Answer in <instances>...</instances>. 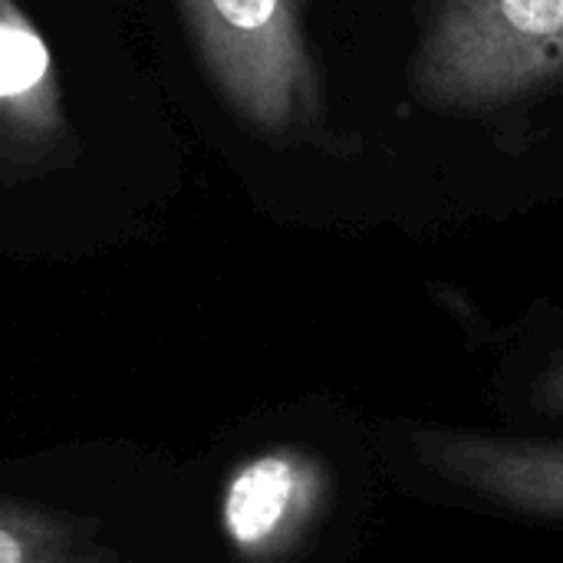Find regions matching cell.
<instances>
[{"instance_id": "7", "label": "cell", "mask_w": 563, "mask_h": 563, "mask_svg": "<svg viewBox=\"0 0 563 563\" xmlns=\"http://www.w3.org/2000/svg\"><path fill=\"white\" fill-rule=\"evenodd\" d=\"M498 409L505 416L501 426L563 429V340L501 383Z\"/></svg>"}, {"instance_id": "5", "label": "cell", "mask_w": 563, "mask_h": 563, "mask_svg": "<svg viewBox=\"0 0 563 563\" xmlns=\"http://www.w3.org/2000/svg\"><path fill=\"white\" fill-rule=\"evenodd\" d=\"M66 145L69 122L49 43L16 0H0V158L40 172Z\"/></svg>"}, {"instance_id": "1", "label": "cell", "mask_w": 563, "mask_h": 563, "mask_svg": "<svg viewBox=\"0 0 563 563\" xmlns=\"http://www.w3.org/2000/svg\"><path fill=\"white\" fill-rule=\"evenodd\" d=\"M386 482L373 422L320 409L244 449L214 518L231 563H356Z\"/></svg>"}, {"instance_id": "6", "label": "cell", "mask_w": 563, "mask_h": 563, "mask_svg": "<svg viewBox=\"0 0 563 563\" xmlns=\"http://www.w3.org/2000/svg\"><path fill=\"white\" fill-rule=\"evenodd\" d=\"M0 563H122L99 531L63 511L0 501Z\"/></svg>"}, {"instance_id": "2", "label": "cell", "mask_w": 563, "mask_h": 563, "mask_svg": "<svg viewBox=\"0 0 563 563\" xmlns=\"http://www.w3.org/2000/svg\"><path fill=\"white\" fill-rule=\"evenodd\" d=\"M373 435L386 482L409 498L563 528V429L389 416L373 422Z\"/></svg>"}, {"instance_id": "4", "label": "cell", "mask_w": 563, "mask_h": 563, "mask_svg": "<svg viewBox=\"0 0 563 563\" xmlns=\"http://www.w3.org/2000/svg\"><path fill=\"white\" fill-rule=\"evenodd\" d=\"M178 10L214 89L251 129L294 135L320 115L303 0H178Z\"/></svg>"}, {"instance_id": "3", "label": "cell", "mask_w": 563, "mask_h": 563, "mask_svg": "<svg viewBox=\"0 0 563 563\" xmlns=\"http://www.w3.org/2000/svg\"><path fill=\"white\" fill-rule=\"evenodd\" d=\"M563 73V0H442L416 59L439 109H492Z\"/></svg>"}]
</instances>
